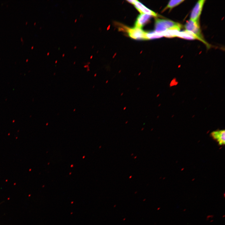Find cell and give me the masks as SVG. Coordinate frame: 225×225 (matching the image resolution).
<instances>
[{
	"instance_id": "cell-14",
	"label": "cell",
	"mask_w": 225,
	"mask_h": 225,
	"mask_svg": "<svg viewBox=\"0 0 225 225\" xmlns=\"http://www.w3.org/2000/svg\"><path fill=\"white\" fill-rule=\"evenodd\" d=\"M186 210V209H184L183 210V211H185Z\"/></svg>"
},
{
	"instance_id": "cell-4",
	"label": "cell",
	"mask_w": 225,
	"mask_h": 225,
	"mask_svg": "<svg viewBox=\"0 0 225 225\" xmlns=\"http://www.w3.org/2000/svg\"><path fill=\"white\" fill-rule=\"evenodd\" d=\"M127 1L134 5L135 8L141 14H146L155 17L158 16L156 13L148 9L137 0H127Z\"/></svg>"
},
{
	"instance_id": "cell-5",
	"label": "cell",
	"mask_w": 225,
	"mask_h": 225,
	"mask_svg": "<svg viewBox=\"0 0 225 225\" xmlns=\"http://www.w3.org/2000/svg\"><path fill=\"white\" fill-rule=\"evenodd\" d=\"M205 1L204 0H200L197 2L191 12L190 19L193 21H199Z\"/></svg>"
},
{
	"instance_id": "cell-1",
	"label": "cell",
	"mask_w": 225,
	"mask_h": 225,
	"mask_svg": "<svg viewBox=\"0 0 225 225\" xmlns=\"http://www.w3.org/2000/svg\"><path fill=\"white\" fill-rule=\"evenodd\" d=\"M185 28L186 30L191 32L195 35L200 40L204 43L208 48L210 47V45L204 40L202 34L199 21L189 20L185 25Z\"/></svg>"
},
{
	"instance_id": "cell-11",
	"label": "cell",
	"mask_w": 225,
	"mask_h": 225,
	"mask_svg": "<svg viewBox=\"0 0 225 225\" xmlns=\"http://www.w3.org/2000/svg\"><path fill=\"white\" fill-rule=\"evenodd\" d=\"M184 0H171L169 1L167 6L165 8L163 11L167 9L171 10L173 8L177 6L182 3Z\"/></svg>"
},
{
	"instance_id": "cell-6",
	"label": "cell",
	"mask_w": 225,
	"mask_h": 225,
	"mask_svg": "<svg viewBox=\"0 0 225 225\" xmlns=\"http://www.w3.org/2000/svg\"><path fill=\"white\" fill-rule=\"evenodd\" d=\"M151 16L141 14L137 17L135 23V27L140 28H142L150 20Z\"/></svg>"
},
{
	"instance_id": "cell-13",
	"label": "cell",
	"mask_w": 225,
	"mask_h": 225,
	"mask_svg": "<svg viewBox=\"0 0 225 225\" xmlns=\"http://www.w3.org/2000/svg\"><path fill=\"white\" fill-rule=\"evenodd\" d=\"M213 220H211V221H210V222H213Z\"/></svg>"
},
{
	"instance_id": "cell-12",
	"label": "cell",
	"mask_w": 225,
	"mask_h": 225,
	"mask_svg": "<svg viewBox=\"0 0 225 225\" xmlns=\"http://www.w3.org/2000/svg\"><path fill=\"white\" fill-rule=\"evenodd\" d=\"M213 216H214L213 215H209L207 216L206 220L207 221L209 219V218H210V217H211V218H213Z\"/></svg>"
},
{
	"instance_id": "cell-16",
	"label": "cell",
	"mask_w": 225,
	"mask_h": 225,
	"mask_svg": "<svg viewBox=\"0 0 225 225\" xmlns=\"http://www.w3.org/2000/svg\"><path fill=\"white\" fill-rule=\"evenodd\" d=\"M224 198L225 197V193H224Z\"/></svg>"
},
{
	"instance_id": "cell-3",
	"label": "cell",
	"mask_w": 225,
	"mask_h": 225,
	"mask_svg": "<svg viewBox=\"0 0 225 225\" xmlns=\"http://www.w3.org/2000/svg\"><path fill=\"white\" fill-rule=\"evenodd\" d=\"M124 31L127 32L128 36L131 38L136 40H147L146 37V32L141 28L134 27L130 28L127 26L122 25Z\"/></svg>"
},
{
	"instance_id": "cell-17",
	"label": "cell",
	"mask_w": 225,
	"mask_h": 225,
	"mask_svg": "<svg viewBox=\"0 0 225 225\" xmlns=\"http://www.w3.org/2000/svg\"><path fill=\"white\" fill-rule=\"evenodd\" d=\"M126 108V107H125L124 108V110Z\"/></svg>"
},
{
	"instance_id": "cell-9",
	"label": "cell",
	"mask_w": 225,
	"mask_h": 225,
	"mask_svg": "<svg viewBox=\"0 0 225 225\" xmlns=\"http://www.w3.org/2000/svg\"><path fill=\"white\" fill-rule=\"evenodd\" d=\"M177 37L187 40L197 39L200 40L193 33L186 30L179 32Z\"/></svg>"
},
{
	"instance_id": "cell-2",
	"label": "cell",
	"mask_w": 225,
	"mask_h": 225,
	"mask_svg": "<svg viewBox=\"0 0 225 225\" xmlns=\"http://www.w3.org/2000/svg\"><path fill=\"white\" fill-rule=\"evenodd\" d=\"M180 24L170 20L157 18L155 20L154 31L157 32L162 33L168 29Z\"/></svg>"
},
{
	"instance_id": "cell-15",
	"label": "cell",
	"mask_w": 225,
	"mask_h": 225,
	"mask_svg": "<svg viewBox=\"0 0 225 225\" xmlns=\"http://www.w3.org/2000/svg\"><path fill=\"white\" fill-rule=\"evenodd\" d=\"M225 215H224L222 216V218H224V217H225Z\"/></svg>"
},
{
	"instance_id": "cell-7",
	"label": "cell",
	"mask_w": 225,
	"mask_h": 225,
	"mask_svg": "<svg viewBox=\"0 0 225 225\" xmlns=\"http://www.w3.org/2000/svg\"><path fill=\"white\" fill-rule=\"evenodd\" d=\"M211 135L220 145H224L225 142V132L224 130H218L212 132Z\"/></svg>"
},
{
	"instance_id": "cell-8",
	"label": "cell",
	"mask_w": 225,
	"mask_h": 225,
	"mask_svg": "<svg viewBox=\"0 0 225 225\" xmlns=\"http://www.w3.org/2000/svg\"><path fill=\"white\" fill-rule=\"evenodd\" d=\"M181 27V25L180 24L178 26L171 28L162 33L163 36L168 38L177 37Z\"/></svg>"
},
{
	"instance_id": "cell-10",
	"label": "cell",
	"mask_w": 225,
	"mask_h": 225,
	"mask_svg": "<svg viewBox=\"0 0 225 225\" xmlns=\"http://www.w3.org/2000/svg\"><path fill=\"white\" fill-rule=\"evenodd\" d=\"M163 37L162 33H158L155 31L146 32V37L147 40L158 38Z\"/></svg>"
}]
</instances>
